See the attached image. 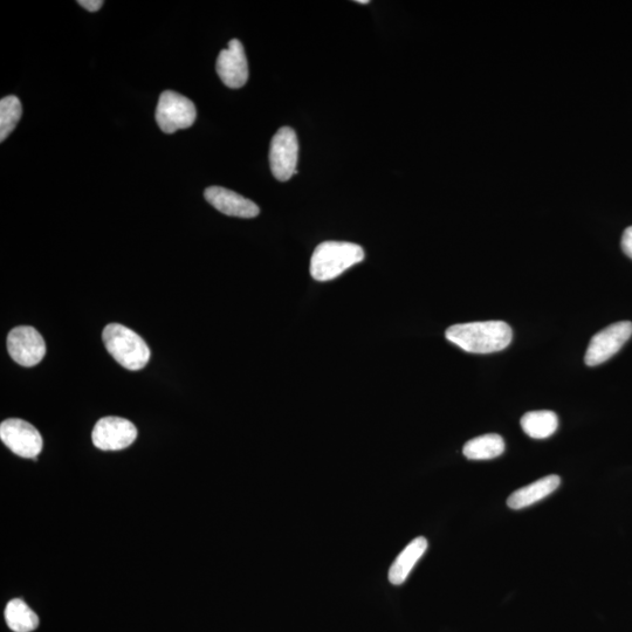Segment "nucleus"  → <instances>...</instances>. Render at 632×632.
<instances>
[{"label":"nucleus","mask_w":632,"mask_h":632,"mask_svg":"<svg viewBox=\"0 0 632 632\" xmlns=\"http://www.w3.org/2000/svg\"><path fill=\"white\" fill-rule=\"evenodd\" d=\"M364 251L360 245L347 242H325L316 247L311 259V276L329 281L362 263Z\"/></svg>","instance_id":"2"},{"label":"nucleus","mask_w":632,"mask_h":632,"mask_svg":"<svg viewBox=\"0 0 632 632\" xmlns=\"http://www.w3.org/2000/svg\"><path fill=\"white\" fill-rule=\"evenodd\" d=\"M8 350L12 359L20 366L33 367L43 361L46 345L36 328L20 326L10 332Z\"/></svg>","instance_id":"9"},{"label":"nucleus","mask_w":632,"mask_h":632,"mask_svg":"<svg viewBox=\"0 0 632 632\" xmlns=\"http://www.w3.org/2000/svg\"><path fill=\"white\" fill-rule=\"evenodd\" d=\"M137 438L135 425L126 418L103 417L92 432V441L102 451H120L129 448Z\"/></svg>","instance_id":"8"},{"label":"nucleus","mask_w":632,"mask_h":632,"mask_svg":"<svg viewBox=\"0 0 632 632\" xmlns=\"http://www.w3.org/2000/svg\"><path fill=\"white\" fill-rule=\"evenodd\" d=\"M0 439L15 455L37 460L43 451V437L32 424L10 418L0 424Z\"/></svg>","instance_id":"5"},{"label":"nucleus","mask_w":632,"mask_h":632,"mask_svg":"<svg viewBox=\"0 0 632 632\" xmlns=\"http://www.w3.org/2000/svg\"><path fill=\"white\" fill-rule=\"evenodd\" d=\"M559 418L553 411L541 410L527 412L521 418V428L527 436L534 439H545L558 430Z\"/></svg>","instance_id":"14"},{"label":"nucleus","mask_w":632,"mask_h":632,"mask_svg":"<svg viewBox=\"0 0 632 632\" xmlns=\"http://www.w3.org/2000/svg\"><path fill=\"white\" fill-rule=\"evenodd\" d=\"M622 249L632 259V226L624 231L622 237Z\"/></svg>","instance_id":"18"},{"label":"nucleus","mask_w":632,"mask_h":632,"mask_svg":"<svg viewBox=\"0 0 632 632\" xmlns=\"http://www.w3.org/2000/svg\"><path fill=\"white\" fill-rule=\"evenodd\" d=\"M453 345L471 354H491L510 346L512 328L503 321L469 322L451 326L445 333Z\"/></svg>","instance_id":"1"},{"label":"nucleus","mask_w":632,"mask_h":632,"mask_svg":"<svg viewBox=\"0 0 632 632\" xmlns=\"http://www.w3.org/2000/svg\"><path fill=\"white\" fill-rule=\"evenodd\" d=\"M428 540L419 537L412 540L410 544L405 547L400 555L397 556L393 566L389 569V581L395 586L403 585L405 580L411 573V570L417 565V562L422 559V556L427 552Z\"/></svg>","instance_id":"13"},{"label":"nucleus","mask_w":632,"mask_h":632,"mask_svg":"<svg viewBox=\"0 0 632 632\" xmlns=\"http://www.w3.org/2000/svg\"><path fill=\"white\" fill-rule=\"evenodd\" d=\"M204 197L215 209L226 216L254 218L260 214L256 203L229 189L211 187L205 190Z\"/></svg>","instance_id":"11"},{"label":"nucleus","mask_w":632,"mask_h":632,"mask_svg":"<svg viewBox=\"0 0 632 632\" xmlns=\"http://www.w3.org/2000/svg\"><path fill=\"white\" fill-rule=\"evenodd\" d=\"M355 3H359V4H369V0H357V2Z\"/></svg>","instance_id":"20"},{"label":"nucleus","mask_w":632,"mask_h":632,"mask_svg":"<svg viewBox=\"0 0 632 632\" xmlns=\"http://www.w3.org/2000/svg\"><path fill=\"white\" fill-rule=\"evenodd\" d=\"M23 115L22 102L17 96H6L0 101V141L4 142L16 129Z\"/></svg>","instance_id":"17"},{"label":"nucleus","mask_w":632,"mask_h":632,"mask_svg":"<svg viewBox=\"0 0 632 632\" xmlns=\"http://www.w3.org/2000/svg\"><path fill=\"white\" fill-rule=\"evenodd\" d=\"M299 142L290 127L280 128L273 136L270 148L272 174L280 182H286L297 171Z\"/></svg>","instance_id":"7"},{"label":"nucleus","mask_w":632,"mask_h":632,"mask_svg":"<svg viewBox=\"0 0 632 632\" xmlns=\"http://www.w3.org/2000/svg\"><path fill=\"white\" fill-rule=\"evenodd\" d=\"M102 340L108 353L123 368L137 372L147 366L150 349L139 334L120 324L103 329Z\"/></svg>","instance_id":"3"},{"label":"nucleus","mask_w":632,"mask_h":632,"mask_svg":"<svg viewBox=\"0 0 632 632\" xmlns=\"http://www.w3.org/2000/svg\"><path fill=\"white\" fill-rule=\"evenodd\" d=\"M5 620L15 632H31L39 625V617L23 600L15 599L5 608Z\"/></svg>","instance_id":"16"},{"label":"nucleus","mask_w":632,"mask_h":632,"mask_svg":"<svg viewBox=\"0 0 632 632\" xmlns=\"http://www.w3.org/2000/svg\"><path fill=\"white\" fill-rule=\"evenodd\" d=\"M197 118L194 102L173 91L163 92L156 108V122L163 133L174 134L188 129Z\"/></svg>","instance_id":"4"},{"label":"nucleus","mask_w":632,"mask_h":632,"mask_svg":"<svg viewBox=\"0 0 632 632\" xmlns=\"http://www.w3.org/2000/svg\"><path fill=\"white\" fill-rule=\"evenodd\" d=\"M560 484L561 479L555 474L541 478L537 482L512 493L507 500V505L512 510H522V508L530 507L551 496L553 492L558 490Z\"/></svg>","instance_id":"12"},{"label":"nucleus","mask_w":632,"mask_h":632,"mask_svg":"<svg viewBox=\"0 0 632 632\" xmlns=\"http://www.w3.org/2000/svg\"><path fill=\"white\" fill-rule=\"evenodd\" d=\"M78 3L82 6V8L89 12L99 11L102 8V5L105 4L102 0H79Z\"/></svg>","instance_id":"19"},{"label":"nucleus","mask_w":632,"mask_h":632,"mask_svg":"<svg viewBox=\"0 0 632 632\" xmlns=\"http://www.w3.org/2000/svg\"><path fill=\"white\" fill-rule=\"evenodd\" d=\"M632 335V322L622 321L604 328L590 340L585 362L589 367L599 366L620 352Z\"/></svg>","instance_id":"6"},{"label":"nucleus","mask_w":632,"mask_h":632,"mask_svg":"<svg viewBox=\"0 0 632 632\" xmlns=\"http://www.w3.org/2000/svg\"><path fill=\"white\" fill-rule=\"evenodd\" d=\"M216 68L225 86L232 89L245 86L249 80V64L244 46L239 40H231L229 47L219 53Z\"/></svg>","instance_id":"10"},{"label":"nucleus","mask_w":632,"mask_h":632,"mask_svg":"<svg viewBox=\"0 0 632 632\" xmlns=\"http://www.w3.org/2000/svg\"><path fill=\"white\" fill-rule=\"evenodd\" d=\"M505 442L496 434L479 436L464 445L463 453L467 459L489 460L503 455Z\"/></svg>","instance_id":"15"}]
</instances>
